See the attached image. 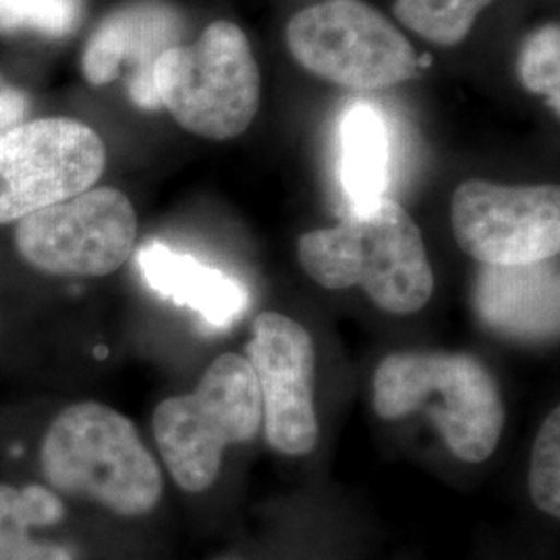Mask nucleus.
I'll list each match as a JSON object with an SVG mask.
<instances>
[{
  "instance_id": "obj_1",
  "label": "nucleus",
  "mask_w": 560,
  "mask_h": 560,
  "mask_svg": "<svg viewBox=\"0 0 560 560\" xmlns=\"http://www.w3.org/2000/svg\"><path fill=\"white\" fill-rule=\"evenodd\" d=\"M301 268L324 289L361 287L384 312L407 316L425 307L434 272L420 229L397 201L351 208L337 226L298 241Z\"/></svg>"
},
{
  "instance_id": "obj_2",
  "label": "nucleus",
  "mask_w": 560,
  "mask_h": 560,
  "mask_svg": "<svg viewBox=\"0 0 560 560\" xmlns=\"http://www.w3.org/2000/svg\"><path fill=\"white\" fill-rule=\"evenodd\" d=\"M42 478L55 494L143 517L162 499L161 467L127 416L96 400L62 409L40 446Z\"/></svg>"
},
{
  "instance_id": "obj_3",
  "label": "nucleus",
  "mask_w": 560,
  "mask_h": 560,
  "mask_svg": "<svg viewBox=\"0 0 560 560\" xmlns=\"http://www.w3.org/2000/svg\"><path fill=\"white\" fill-rule=\"evenodd\" d=\"M382 420L423 411L465 463L490 459L501 442L504 405L490 370L467 353H393L374 374Z\"/></svg>"
},
{
  "instance_id": "obj_4",
  "label": "nucleus",
  "mask_w": 560,
  "mask_h": 560,
  "mask_svg": "<svg viewBox=\"0 0 560 560\" xmlns=\"http://www.w3.org/2000/svg\"><path fill=\"white\" fill-rule=\"evenodd\" d=\"M152 428L162 460L180 490H208L221 474L226 446L260 434V386L249 361L222 353L194 393L162 400Z\"/></svg>"
},
{
  "instance_id": "obj_5",
  "label": "nucleus",
  "mask_w": 560,
  "mask_h": 560,
  "mask_svg": "<svg viewBox=\"0 0 560 560\" xmlns=\"http://www.w3.org/2000/svg\"><path fill=\"white\" fill-rule=\"evenodd\" d=\"M154 88L161 108L208 140L237 138L260 108L258 62L231 21H214L194 44L168 48L154 65Z\"/></svg>"
},
{
  "instance_id": "obj_6",
  "label": "nucleus",
  "mask_w": 560,
  "mask_h": 560,
  "mask_svg": "<svg viewBox=\"0 0 560 560\" xmlns=\"http://www.w3.org/2000/svg\"><path fill=\"white\" fill-rule=\"evenodd\" d=\"M287 46L303 69L351 90H381L418 75L420 59L399 30L361 0H326L287 25Z\"/></svg>"
},
{
  "instance_id": "obj_7",
  "label": "nucleus",
  "mask_w": 560,
  "mask_h": 560,
  "mask_svg": "<svg viewBox=\"0 0 560 560\" xmlns=\"http://www.w3.org/2000/svg\"><path fill=\"white\" fill-rule=\"evenodd\" d=\"M138 214L115 187H92L38 210L15 226L21 260L55 277H106L131 258Z\"/></svg>"
},
{
  "instance_id": "obj_8",
  "label": "nucleus",
  "mask_w": 560,
  "mask_h": 560,
  "mask_svg": "<svg viewBox=\"0 0 560 560\" xmlns=\"http://www.w3.org/2000/svg\"><path fill=\"white\" fill-rule=\"evenodd\" d=\"M106 168V145L81 120H23L0 133V224L75 198Z\"/></svg>"
},
{
  "instance_id": "obj_9",
  "label": "nucleus",
  "mask_w": 560,
  "mask_h": 560,
  "mask_svg": "<svg viewBox=\"0 0 560 560\" xmlns=\"http://www.w3.org/2000/svg\"><path fill=\"white\" fill-rule=\"evenodd\" d=\"M451 224L460 249L480 264L550 260L560 249V189L465 180L451 200Z\"/></svg>"
},
{
  "instance_id": "obj_10",
  "label": "nucleus",
  "mask_w": 560,
  "mask_h": 560,
  "mask_svg": "<svg viewBox=\"0 0 560 560\" xmlns=\"http://www.w3.org/2000/svg\"><path fill=\"white\" fill-rule=\"evenodd\" d=\"M260 386L261 425L268 444L287 457L316 448L320 428L316 413V345L300 322L264 312L245 345Z\"/></svg>"
},
{
  "instance_id": "obj_11",
  "label": "nucleus",
  "mask_w": 560,
  "mask_h": 560,
  "mask_svg": "<svg viewBox=\"0 0 560 560\" xmlns=\"http://www.w3.org/2000/svg\"><path fill=\"white\" fill-rule=\"evenodd\" d=\"M183 36L179 11L164 2H131L108 13L85 42L81 73L106 85L127 69L129 98L143 110H161L154 65Z\"/></svg>"
},
{
  "instance_id": "obj_12",
  "label": "nucleus",
  "mask_w": 560,
  "mask_h": 560,
  "mask_svg": "<svg viewBox=\"0 0 560 560\" xmlns=\"http://www.w3.org/2000/svg\"><path fill=\"white\" fill-rule=\"evenodd\" d=\"M471 303L481 324L502 339L541 345L559 339V264H481Z\"/></svg>"
},
{
  "instance_id": "obj_13",
  "label": "nucleus",
  "mask_w": 560,
  "mask_h": 560,
  "mask_svg": "<svg viewBox=\"0 0 560 560\" xmlns=\"http://www.w3.org/2000/svg\"><path fill=\"white\" fill-rule=\"evenodd\" d=\"M138 268L145 282L166 300L191 307L212 326L224 328L247 307V291L219 268L206 266L189 254L161 243L138 252Z\"/></svg>"
},
{
  "instance_id": "obj_14",
  "label": "nucleus",
  "mask_w": 560,
  "mask_h": 560,
  "mask_svg": "<svg viewBox=\"0 0 560 560\" xmlns=\"http://www.w3.org/2000/svg\"><path fill=\"white\" fill-rule=\"evenodd\" d=\"M388 129L376 106L358 102L340 120V180L351 208L384 198L388 187Z\"/></svg>"
},
{
  "instance_id": "obj_15",
  "label": "nucleus",
  "mask_w": 560,
  "mask_h": 560,
  "mask_svg": "<svg viewBox=\"0 0 560 560\" xmlns=\"http://www.w3.org/2000/svg\"><path fill=\"white\" fill-rule=\"evenodd\" d=\"M62 517L65 504L50 488L0 483V560H73L59 541L34 538L36 527L57 525Z\"/></svg>"
},
{
  "instance_id": "obj_16",
  "label": "nucleus",
  "mask_w": 560,
  "mask_h": 560,
  "mask_svg": "<svg viewBox=\"0 0 560 560\" xmlns=\"http://www.w3.org/2000/svg\"><path fill=\"white\" fill-rule=\"evenodd\" d=\"M492 0H397V20L423 40L457 46Z\"/></svg>"
},
{
  "instance_id": "obj_17",
  "label": "nucleus",
  "mask_w": 560,
  "mask_h": 560,
  "mask_svg": "<svg viewBox=\"0 0 560 560\" xmlns=\"http://www.w3.org/2000/svg\"><path fill=\"white\" fill-rule=\"evenodd\" d=\"M83 0H0L2 34H40L62 38L75 32Z\"/></svg>"
},
{
  "instance_id": "obj_18",
  "label": "nucleus",
  "mask_w": 560,
  "mask_h": 560,
  "mask_svg": "<svg viewBox=\"0 0 560 560\" xmlns=\"http://www.w3.org/2000/svg\"><path fill=\"white\" fill-rule=\"evenodd\" d=\"M517 73L525 90L540 94L560 113V30L548 23L534 32L521 46Z\"/></svg>"
},
{
  "instance_id": "obj_19",
  "label": "nucleus",
  "mask_w": 560,
  "mask_h": 560,
  "mask_svg": "<svg viewBox=\"0 0 560 560\" xmlns=\"http://www.w3.org/2000/svg\"><path fill=\"white\" fill-rule=\"evenodd\" d=\"M529 494L541 513L560 517V411L541 423L529 460Z\"/></svg>"
},
{
  "instance_id": "obj_20",
  "label": "nucleus",
  "mask_w": 560,
  "mask_h": 560,
  "mask_svg": "<svg viewBox=\"0 0 560 560\" xmlns=\"http://www.w3.org/2000/svg\"><path fill=\"white\" fill-rule=\"evenodd\" d=\"M32 108L30 96L0 75V133L21 125Z\"/></svg>"
}]
</instances>
